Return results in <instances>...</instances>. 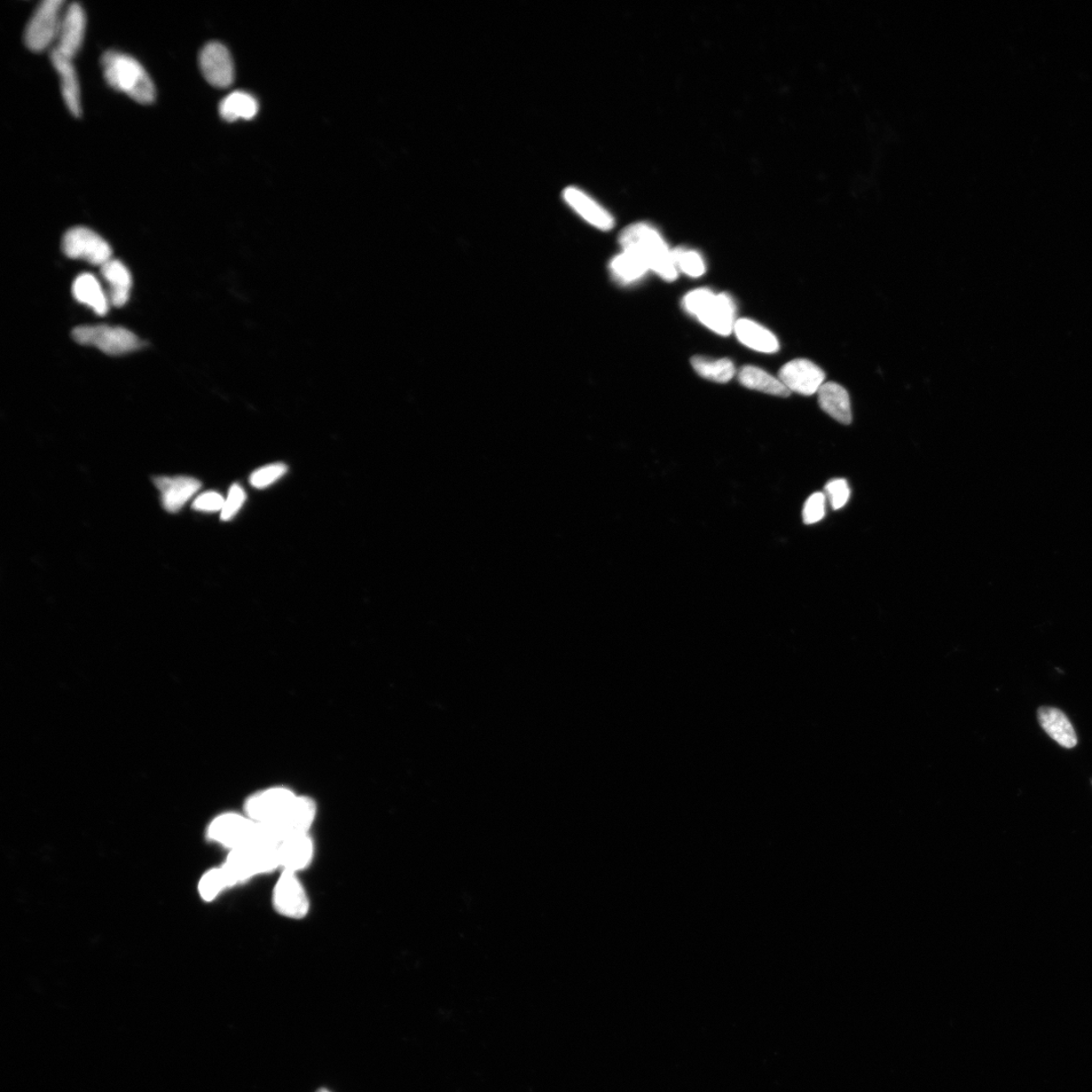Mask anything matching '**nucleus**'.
Instances as JSON below:
<instances>
[{"mask_svg": "<svg viewBox=\"0 0 1092 1092\" xmlns=\"http://www.w3.org/2000/svg\"><path fill=\"white\" fill-rule=\"evenodd\" d=\"M619 245L623 251L638 256L659 278L670 282L677 279L679 272L673 261L672 249L654 226L635 223L626 227L620 233Z\"/></svg>", "mask_w": 1092, "mask_h": 1092, "instance_id": "f257e3e1", "label": "nucleus"}, {"mask_svg": "<svg viewBox=\"0 0 1092 1092\" xmlns=\"http://www.w3.org/2000/svg\"><path fill=\"white\" fill-rule=\"evenodd\" d=\"M107 82L140 104H151L155 86L145 68L135 58L117 51H107L101 57Z\"/></svg>", "mask_w": 1092, "mask_h": 1092, "instance_id": "f03ea898", "label": "nucleus"}, {"mask_svg": "<svg viewBox=\"0 0 1092 1092\" xmlns=\"http://www.w3.org/2000/svg\"><path fill=\"white\" fill-rule=\"evenodd\" d=\"M683 309L714 333L727 336L734 332L736 306L726 293L714 294L709 288H697L682 301Z\"/></svg>", "mask_w": 1092, "mask_h": 1092, "instance_id": "7ed1b4c3", "label": "nucleus"}, {"mask_svg": "<svg viewBox=\"0 0 1092 1092\" xmlns=\"http://www.w3.org/2000/svg\"><path fill=\"white\" fill-rule=\"evenodd\" d=\"M234 885L279 868L278 847L255 844L230 851L223 865Z\"/></svg>", "mask_w": 1092, "mask_h": 1092, "instance_id": "20e7f679", "label": "nucleus"}, {"mask_svg": "<svg viewBox=\"0 0 1092 1092\" xmlns=\"http://www.w3.org/2000/svg\"><path fill=\"white\" fill-rule=\"evenodd\" d=\"M73 337L75 342L96 347L108 356H122L144 347L137 335L123 327L80 326L73 329Z\"/></svg>", "mask_w": 1092, "mask_h": 1092, "instance_id": "39448f33", "label": "nucleus"}, {"mask_svg": "<svg viewBox=\"0 0 1092 1092\" xmlns=\"http://www.w3.org/2000/svg\"><path fill=\"white\" fill-rule=\"evenodd\" d=\"M297 799L292 790L285 787L257 792L246 800L245 815L257 823L279 824L288 819Z\"/></svg>", "mask_w": 1092, "mask_h": 1092, "instance_id": "423d86ee", "label": "nucleus"}, {"mask_svg": "<svg viewBox=\"0 0 1092 1092\" xmlns=\"http://www.w3.org/2000/svg\"><path fill=\"white\" fill-rule=\"evenodd\" d=\"M63 0H45L31 15L25 30L28 48L41 52L57 41L63 19Z\"/></svg>", "mask_w": 1092, "mask_h": 1092, "instance_id": "0eeeda50", "label": "nucleus"}, {"mask_svg": "<svg viewBox=\"0 0 1092 1092\" xmlns=\"http://www.w3.org/2000/svg\"><path fill=\"white\" fill-rule=\"evenodd\" d=\"M207 834L211 840L232 851L258 843V824L245 814L228 813L211 822Z\"/></svg>", "mask_w": 1092, "mask_h": 1092, "instance_id": "6e6552de", "label": "nucleus"}, {"mask_svg": "<svg viewBox=\"0 0 1092 1092\" xmlns=\"http://www.w3.org/2000/svg\"><path fill=\"white\" fill-rule=\"evenodd\" d=\"M62 250L73 259H82L93 265H104L112 259L113 250L99 234L85 227L68 230L62 240Z\"/></svg>", "mask_w": 1092, "mask_h": 1092, "instance_id": "1a4fd4ad", "label": "nucleus"}, {"mask_svg": "<svg viewBox=\"0 0 1092 1092\" xmlns=\"http://www.w3.org/2000/svg\"><path fill=\"white\" fill-rule=\"evenodd\" d=\"M272 906L277 913L301 921L310 911V899L297 874L282 871L272 891Z\"/></svg>", "mask_w": 1092, "mask_h": 1092, "instance_id": "9d476101", "label": "nucleus"}, {"mask_svg": "<svg viewBox=\"0 0 1092 1092\" xmlns=\"http://www.w3.org/2000/svg\"><path fill=\"white\" fill-rule=\"evenodd\" d=\"M779 380L790 391L804 396H813L820 391L826 374L813 361L799 358L789 361L779 372Z\"/></svg>", "mask_w": 1092, "mask_h": 1092, "instance_id": "9b49d317", "label": "nucleus"}, {"mask_svg": "<svg viewBox=\"0 0 1092 1092\" xmlns=\"http://www.w3.org/2000/svg\"><path fill=\"white\" fill-rule=\"evenodd\" d=\"M200 67L207 82L219 89H226L234 82V63L229 50L218 42L204 46L200 54Z\"/></svg>", "mask_w": 1092, "mask_h": 1092, "instance_id": "f8f14e48", "label": "nucleus"}, {"mask_svg": "<svg viewBox=\"0 0 1092 1092\" xmlns=\"http://www.w3.org/2000/svg\"><path fill=\"white\" fill-rule=\"evenodd\" d=\"M563 199L575 213L584 221L597 229L609 231L615 226V217L592 196L576 186L565 187Z\"/></svg>", "mask_w": 1092, "mask_h": 1092, "instance_id": "ddd939ff", "label": "nucleus"}, {"mask_svg": "<svg viewBox=\"0 0 1092 1092\" xmlns=\"http://www.w3.org/2000/svg\"><path fill=\"white\" fill-rule=\"evenodd\" d=\"M153 482L161 493L164 509L170 513L182 510L202 486L200 481L191 477H157Z\"/></svg>", "mask_w": 1092, "mask_h": 1092, "instance_id": "4468645a", "label": "nucleus"}, {"mask_svg": "<svg viewBox=\"0 0 1092 1092\" xmlns=\"http://www.w3.org/2000/svg\"><path fill=\"white\" fill-rule=\"evenodd\" d=\"M86 18L81 4H70L63 14L57 46L55 49L73 59L83 43Z\"/></svg>", "mask_w": 1092, "mask_h": 1092, "instance_id": "2eb2a0df", "label": "nucleus"}, {"mask_svg": "<svg viewBox=\"0 0 1092 1092\" xmlns=\"http://www.w3.org/2000/svg\"><path fill=\"white\" fill-rule=\"evenodd\" d=\"M315 846L309 834L288 838L278 846L279 868L297 874L311 865Z\"/></svg>", "mask_w": 1092, "mask_h": 1092, "instance_id": "dca6fc26", "label": "nucleus"}, {"mask_svg": "<svg viewBox=\"0 0 1092 1092\" xmlns=\"http://www.w3.org/2000/svg\"><path fill=\"white\" fill-rule=\"evenodd\" d=\"M52 64L60 77L61 91L65 104L73 116L82 115L81 89L73 59L65 56L56 49L51 51Z\"/></svg>", "mask_w": 1092, "mask_h": 1092, "instance_id": "f3484780", "label": "nucleus"}, {"mask_svg": "<svg viewBox=\"0 0 1092 1092\" xmlns=\"http://www.w3.org/2000/svg\"><path fill=\"white\" fill-rule=\"evenodd\" d=\"M1038 720L1045 732L1063 748L1073 749L1078 745V735L1063 711L1054 707H1041Z\"/></svg>", "mask_w": 1092, "mask_h": 1092, "instance_id": "a211bd4d", "label": "nucleus"}, {"mask_svg": "<svg viewBox=\"0 0 1092 1092\" xmlns=\"http://www.w3.org/2000/svg\"><path fill=\"white\" fill-rule=\"evenodd\" d=\"M734 332L746 348L761 353H776L780 348L777 337L764 326L750 319L736 320Z\"/></svg>", "mask_w": 1092, "mask_h": 1092, "instance_id": "6ab92c4d", "label": "nucleus"}, {"mask_svg": "<svg viewBox=\"0 0 1092 1092\" xmlns=\"http://www.w3.org/2000/svg\"><path fill=\"white\" fill-rule=\"evenodd\" d=\"M817 394L823 412L845 426L852 423L851 400L844 387L837 383H824Z\"/></svg>", "mask_w": 1092, "mask_h": 1092, "instance_id": "aec40b11", "label": "nucleus"}, {"mask_svg": "<svg viewBox=\"0 0 1092 1092\" xmlns=\"http://www.w3.org/2000/svg\"><path fill=\"white\" fill-rule=\"evenodd\" d=\"M101 274L111 287V303L116 308L127 304L132 288V276L127 266L116 259H111L101 266Z\"/></svg>", "mask_w": 1092, "mask_h": 1092, "instance_id": "412c9836", "label": "nucleus"}, {"mask_svg": "<svg viewBox=\"0 0 1092 1092\" xmlns=\"http://www.w3.org/2000/svg\"><path fill=\"white\" fill-rule=\"evenodd\" d=\"M73 294L77 302L89 305L97 315L105 316L108 301L99 281L91 273H82L73 282Z\"/></svg>", "mask_w": 1092, "mask_h": 1092, "instance_id": "4be33fe9", "label": "nucleus"}, {"mask_svg": "<svg viewBox=\"0 0 1092 1092\" xmlns=\"http://www.w3.org/2000/svg\"><path fill=\"white\" fill-rule=\"evenodd\" d=\"M738 381L744 387L750 390H755L765 394L788 397L791 391L784 386L783 383L775 378L772 374L763 371V369L753 366L745 365L738 372Z\"/></svg>", "mask_w": 1092, "mask_h": 1092, "instance_id": "5701e85b", "label": "nucleus"}, {"mask_svg": "<svg viewBox=\"0 0 1092 1092\" xmlns=\"http://www.w3.org/2000/svg\"><path fill=\"white\" fill-rule=\"evenodd\" d=\"M611 276L620 285H632L640 281L649 272L648 266L641 259L623 251L612 259L609 264Z\"/></svg>", "mask_w": 1092, "mask_h": 1092, "instance_id": "b1692460", "label": "nucleus"}, {"mask_svg": "<svg viewBox=\"0 0 1092 1092\" xmlns=\"http://www.w3.org/2000/svg\"><path fill=\"white\" fill-rule=\"evenodd\" d=\"M219 112L227 122L251 120L258 113V102L250 93L234 91L221 101Z\"/></svg>", "mask_w": 1092, "mask_h": 1092, "instance_id": "393cba45", "label": "nucleus"}, {"mask_svg": "<svg viewBox=\"0 0 1092 1092\" xmlns=\"http://www.w3.org/2000/svg\"><path fill=\"white\" fill-rule=\"evenodd\" d=\"M694 371L703 379L715 383H725L732 381L735 375V367L728 358L711 359L704 357H694L691 359Z\"/></svg>", "mask_w": 1092, "mask_h": 1092, "instance_id": "a878e982", "label": "nucleus"}, {"mask_svg": "<svg viewBox=\"0 0 1092 1092\" xmlns=\"http://www.w3.org/2000/svg\"><path fill=\"white\" fill-rule=\"evenodd\" d=\"M235 886L226 870L222 867L214 868L204 874L199 883V892L203 900L211 901L218 898L225 890Z\"/></svg>", "mask_w": 1092, "mask_h": 1092, "instance_id": "bb28decb", "label": "nucleus"}, {"mask_svg": "<svg viewBox=\"0 0 1092 1092\" xmlns=\"http://www.w3.org/2000/svg\"><path fill=\"white\" fill-rule=\"evenodd\" d=\"M673 261L678 272L686 274L690 278H701L706 271V265L703 257L697 251L677 247L672 249Z\"/></svg>", "mask_w": 1092, "mask_h": 1092, "instance_id": "cd10ccee", "label": "nucleus"}, {"mask_svg": "<svg viewBox=\"0 0 1092 1092\" xmlns=\"http://www.w3.org/2000/svg\"><path fill=\"white\" fill-rule=\"evenodd\" d=\"M288 469L285 463H271V465L259 468L254 471L250 476L249 482L255 489H266L280 480L288 473Z\"/></svg>", "mask_w": 1092, "mask_h": 1092, "instance_id": "c85d7f7f", "label": "nucleus"}, {"mask_svg": "<svg viewBox=\"0 0 1092 1092\" xmlns=\"http://www.w3.org/2000/svg\"><path fill=\"white\" fill-rule=\"evenodd\" d=\"M827 497L826 494L817 492L809 497L804 504L803 518L806 525L815 524L823 520L826 515Z\"/></svg>", "mask_w": 1092, "mask_h": 1092, "instance_id": "c756f323", "label": "nucleus"}, {"mask_svg": "<svg viewBox=\"0 0 1092 1092\" xmlns=\"http://www.w3.org/2000/svg\"><path fill=\"white\" fill-rule=\"evenodd\" d=\"M246 499L247 496L245 489H243L242 486L237 484L233 485L229 490V494H228L227 499H225V504L223 510L221 511V520H232L233 518L239 513V511L241 510L242 506L245 505Z\"/></svg>", "mask_w": 1092, "mask_h": 1092, "instance_id": "7c9ffc66", "label": "nucleus"}, {"mask_svg": "<svg viewBox=\"0 0 1092 1092\" xmlns=\"http://www.w3.org/2000/svg\"><path fill=\"white\" fill-rule=\"evenodd\" d=\"M826 493L832 509L838 510L845 507L848 499H850L851 491L848 485L843 478L830 481L826 486Z\"/></svg>", "mask_w": 1092, "mask_h": 1092, "instance_id": "2f4dec72", "label": "nucleus"}, {"mask_svg": "<svg viewBox=\"0 0 1092 1092\" xmlns=\"http://www.w3.org/2000/svg\"><path fill=\"white\" fill-rule=\"evenodd\" d=\"M225 504V499L221 494L210 491L200 494L193 502V508L201 512L215 513L221 512Z\"/></svg>", "mask_w": 1092, "mask_h": 1092, "instance_id": "473e14b6", "label": "nucleus"}, {"mask_svg": "<svg viewBox=\"0 0 1092 1092\" xmlns=\"http://www.w3.org/2000/svg\"><path fill=\"white\" fill-rule=\"evenodd\" d=\"M318 1092H329V1091H328V1090H326V1089H322V1090H320V1091H318Z\"/></svg>", "mask_w": 1092, "mask_h": 1092, "instance_id": "72a5a7b5", "label": "nucleus"}]
</instances>
